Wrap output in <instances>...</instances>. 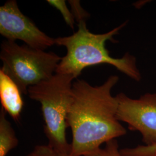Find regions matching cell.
Masks as SVG:
<instances>
[{
    "instance_id": "1",
    "label": "cell",
    "mask_w": 156,
    "mask_h": 156,
    "mask_svg": "<svg viewBox=\"0 0 156 156\" xmlns=\"http://www.w3.org/2000/svg\"><path fill=\"white\" fill-rule=\"evenodd\" d=\"M118 81L117 75H112L98 86L84 80L73 83L67 124L72 131L71 153L73 155L84 156L127 134L117 119L116 97L111 93Z\"/></svg>"
},
{
    "instance_id": "2",
    "label": "cell",
    "mask_w": 156,
    "mask_h": 156,
    "mask_svg": "<svg viewBox=\"0 0 156 156\" xmlns=\"http://www.w3.org/2000/svg\"><path fill=\"white\" fill-rule=\"evenodd\" d=\"M126 22L105 34L91 33L85 22L78 23V30L73 35L55 38V44L63 46L67 54L62 57L56 69V73L72 75L76 79L85 68L98 64L113 66L121 73L136 81H140L141 75L135 58L129 53L120 58H113L105 47L107 41L114 42L113 37L126 25Z\"/></svg>"
},
{
    "instance_id": "3",
    "label": "cell",
    "mask_w": 156,
    "mask_h": 156,
    "mask_svg": "<svg viewBox=\"0 0 156 156\" xmlns=\"http://www.w3.org/2000/svg\"><path fill=\"white\" fill-rule=\"evenodd\" d=\"M74 79L72 75L56 73L28 89V97L41 104L48 145L65 152L71 151L66 129L68 127L67 116L73 101Z\"/></svg>"
},
{
    "instance_id": "4",
    "label": "cell",
    "mask_w": 156,
    "mask_h": 156,
    "mask_svg": "<svg viewBox=\"0 0 156 156\" xmlns=\"http://www.w3.org/2000/svg\"><path fill=\"white\" fill-rule=\"evenodd\" d=\"M62 58L54 52L20 46L14 41H4L1 46V69L24 94H28L29 87L51 78Z\"/></svg>"
},
{
    "instance_id": "5",
    "label": "cell",
    "mask_w": 156,
    "mask_h": 156,
    "mask_svg": "<svg viewBox=\"0 0 156 156\" xmlns=\"http://www.w3.org/2000/svg\"><path fill=\"white\" fill-rule=\"evenodd\" d=\"M117 117L132 131L140 132L146 146L156 145V94L147 93L132 99L124 93L116 96Z\"/></svg>"
},
{
    "instance_id": "6",
    "label": "cell",
    "mask_w": 156,
    "mask_h": 156,
    "mask_svg": "<svg viewBox=\"0 0 156 156\" xmlns=\"http://www.w3.org/2000/svg\"><path fill=\"white\" fill-rule=\"evenodd\" d=\"M0 34L6 40H20L26 45L44 50L55 44V39L42 32L19 8L16 1L9 0L0 7Z\"/></svg>"
},
{
    "instance_id": "7",
    "label": "cell",
    "mask_w": 156,
    "mask_h": 156,
    "mask_svg": "<svg viewBox=\"0 0 156 156\" xmlns=\"http://www.w3.org/2000/svg\"><path fill=\"white\" fill-rule=\"evenodd\" d=\"M0 101L2 108L15 121L20 119L24 106L22 92L16 84L0 69Z\"/></svg>"
},
{
    "instance_id": "8",
    "label": "cell",
    "mask_w": 156,
    "mask_h": 156,
    "mask_svg": "<svg viewBox=\"0 0 156 156\" xmlns=\"http://www.w3.org/2000/svg\"><path fill=\"white\" fill-rule=\"evenodd\" d=\"M19 144L11 124L6 119V113L3 108L0 110V156H7Z\"/></svg>"
},
{
    "instance_id": "9",
    "label": "cell",
    "mask_w": 156,
    "mask_h": 156,
    "mask_svg": "<svg viewBox=\"0 0 156 156\" xmlns=\"http://www.w3.org/2000/svg\"><path fill=\"white\" fill-rule=\"evenodd\" d=\"M23 156H80L73 154L71 151L65 152L58 151L48 145L35 146L29 153Z\"/></svg>"
},
{
    "instance_id": "10",
    "label": "cell",
    "mask_w": 156,
    "mask_h": 156,
    "mask_svg": "<svg viewBox=\"0 0 156 156\" xmlns=\"http://www.w3.org/2000/svg\"><path fill=\"white\" fill-rule=\"evenodd\" d=\"M84 156H122L117 140H112L105 144L104 147L91 151Z\"/></svg>"
},
{
    "instance_id": "11",
    "label": "cell",
    "mask_w": 156,
    "mask_h": 156,
    "mask_svg": "<svg viewBox=\"0 0 156 156\" xmlns=\"http://www.w3.org/2000/svg\"><path fill=\"white\" fill-rule=\"evenodd\" d=\"M47 2L50 5L55 7L62 13L67 25L71 28H74L75 22L73 13L67 7L66 1L64 0H48Z\"/></svg>"
},
{
    "instance_id": "12",
    "label": "cell",
    "mask_w": 156,
    "mask_h": 156,
    "mask_svg": "<svg viewBox=\"0 0 156 156\" xmlns=\"http://www.w3.org/2000/svg\"><path fill=\"white\" fill-rule=\"evenodd\" d=\"M68 2L71 6V12L75 20L78 23L83 22L89 17L90 14L81 6L80 1L78 0H69Z\"/></svg>"
},
{
    "instance_id": "13",
    "label": "cell",
    "mask_w": 156,
    "mask_h": 156,
    "mask_svg": "<svg viewBox=\"0 0 156 156\" xmlns=\"http://www.w3.org/2000/svg\"></svg>"
}]
</instances>
